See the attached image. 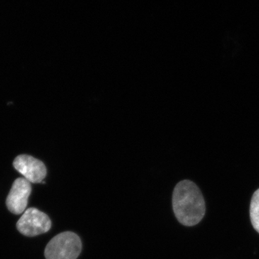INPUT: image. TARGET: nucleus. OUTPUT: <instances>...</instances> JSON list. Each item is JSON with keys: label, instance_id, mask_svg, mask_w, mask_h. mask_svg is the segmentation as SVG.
<instances>
[{"label": "nucleus", "instance_id": "nucleus-1", "mask_svg": "<svg viewBox=\"0 0 259 259\" xmlns=\"http://www.w3.org/2000/svg\"><path fill=\"white\" fill-rule=\"evenodd\" d=\"M172 206L177 221L185 226L198 224L206 212L202 192L193 182L181 181L175 187Z\"/></svg>", "mask_w": 259, "mask_h": 259}, {"label": "nucleus", "instance_id": "nucleus-2", "mask_svg": "<svg viewBox=\"0 0 259 259\" xmlns=\"http://www.w3.org/2000/svg\"><path fill=\"white\" fill-rule=\"evenodd\" d=\"M81 239L71 231L63 232L48 243L45 249L47 259H76L81 251Z\"/></svg>", "mask_w": 259, "mask_h": 259}, {"label": "nucleus", "instance_id": "nucleus-3", "mask_svg": "<svg viewBox=\"0 0 259 259\" xmlns=\"http://www.w3.org/2000/svg\"><path fill=\"white\" fill-rule=\"evenodd\" d=\"M51 228L50 218L36 208L27 209L17 223L18 231L26 236L42 234L49 231Z\"/></svg>", "mask_w": 259, "mask_h": 259}, {"label": "nucleus", "instance_id": "nucleus-4", "mask_svg": "<svg viewBox=\"0 0 259 259\" xmlns=\"http://www.w3.org/2000/svg\"><path fill=\"white\" fill-rule=\"evenodd\" d=\"M13 166L30 183H44V180L47 177L45 164L28 155L18 156L13 162Z\"/></svg>", "mask_w": 259, "mask_h": 259}, {"label": "nucleus", "instance_id": "nucleus-5", "mask_svg": "<svg viewBox=\"0 0 259 259\" xmlns=\"http://www.w3.org/2000/svg\"><path fill=\"white\" fill-rule=\"evenodd\" d=\"M30 193V182L25 178L17 179L6 200L7 206L10 212L15 214L23 213L26 208Z\"/></svg>", "mask_w": 259, "mask_h": 259}, {"label": "nucleus", "instance_id": "nucleus-6", "mask_svg": "<svg viewBox=\"0 0 259 259\" xmlns=\"http://www.w3.org/2000/svg\"><path fill=\"white\" fill-rule=\"evenodd\" d=\"M250 218L252 226L259 233V189L253 193L250 201Z\"/></svg>", "mask_w": 259, "mask_h": 259}]
</instances>
